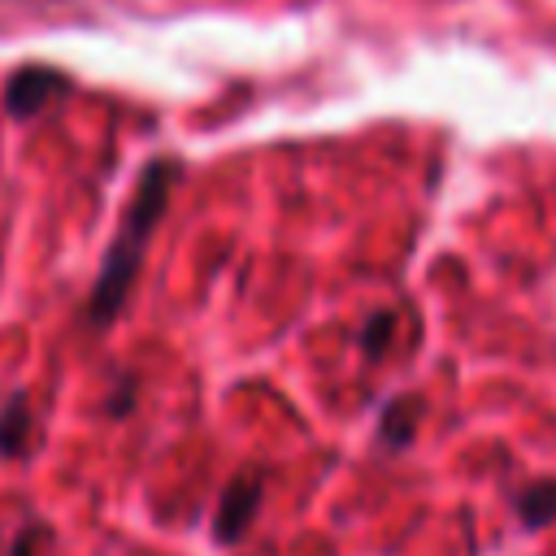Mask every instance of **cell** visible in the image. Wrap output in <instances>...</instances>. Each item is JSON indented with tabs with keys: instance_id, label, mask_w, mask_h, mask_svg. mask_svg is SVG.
<instances>
[{
	"instance_id": "obj_1",
	"label": "cell",
	"mask_w": 556,
	"mask_h": 556,
	"mask_svg": "<svg viewBox=\"0 0 556 556\" xmlns=\"http://www.w3.org/2000/svg\"><path fill=\"white\" fill-rule=\"evenodd\" d=\"M174 174H178L174 161H152V165L143 169L139 187H135V195H130V208H126V217H122V230H117V239H113V248H109V256H104V265H100L96 291H91V317H96V321H109V317L122 308V300H126V291H130V282H135V274H139L143 243H148L152 226H156L161 213H165Z\"/></svg>"
},
{
	"instance_id": "obj_2",
	"label": "cell",
	"mask_w": 556,
	"mask_h": 556,
	"mask_svg": "<svg viewBox=\"0 0 556 556\" xmlns=\"http://www.w3.org/2000/svg\"><path fill=\"white\" fill-rule=\"evenodd\" d=\"M256 508H261V473H256V469H243V473L226 486V495H222V504H217V517H213L217 543L243 539L248 526H252V517H256Z\"/></svg>"
},
{
	"instance_id": "obj_3",
	"label": "cell",
	"mask_w": 556,
	"mask_h": 556,
	"mask_svg": "<svg viewBox=\"0 0 556 556\" xmlns=\"http://www.w3.org/2000/svg\"><path fill=\"white\" fill-rule=\"evenodd\" d=\"M65 87V78L56 70H43V65H26L9 78V91H4V104L13 117H35L56 91Z\"/></svg>"
},
{
	"instance_id": "obj_4",
	"label": "cell",
	"mask_w": 556,
	"mask_h": 556,
	"mask_svg": "<svg viewBox=\"0 0 556 556\" xmlns=\"http://www.w3.org/2000/svg\"><path fill=\"white\" fill-rule=\"evenodd\" d=\"M413 434H417V395H400V400H391V404L382 408L378 439H382L391 452H400V447H408Z\"/></svg>"
},
{
	"instance_id": "obj_5",
	"label": "cell",
	"mask_w": 556,
	"mask_h": 556,
	"mask_svg": "<svg viewBox=\"0 0 556 556\" xmlns=\"http://www.w3.org/2000/svg\"><path fill=\"white\" fill-rule=\"evenodd\" d=\"M517 513H521V521H526L530 530L556 521V482H534V486L517 500Z\"/></svg>"
},
{
	"instance_id": "obj_6",
	"label": "cell",
	"mask_w": 556,
	"mask_h": 556,
	"mask_svg": "<svg viewBox=\"0 0 556 556\" xmlns=\"http://www.w3.org/2000/svg\"><path fill=\"white\" fill-rule=\"evenodd\" d=\"M26 430H30L26 400H22V395H13V400H9V408H4V417H0V452H4V456H17V452L26 447Z\"/></svg>"
},
{
	"instance_id": "obj_7",
	"label": "cell",
	"mask_w": 556,
	"mask_h": 556,
	"mask_svg": "<svg viewBox=\"0 0 556 556\" xmlns=\"http://www.w3.org/2000/svg\"><path fill=\"white\" fill-rule=\"evenodd\" d=\"M391 330H395V313H374L369 317V326H365V334H361V348L369 352V356H378L382 348H387V339H391Z\"/></svg>"
},
{
	"instance_id": "obj_8",
	"label": "cell",
	"mask_w": 556,
	"mask_h": 556,
	"mask_svg": "<svg viewBox=\"0 0 556 556\" xmlns=\"http://www.w3.org/2000/svg\"><path fill=\"white\" fill-rule=\"evenodd\" d=\"M26 539H30V530H26V534H22L17 543H13V552H9V556H30V547H26Z\"/></svg>"
}]
</instances>
